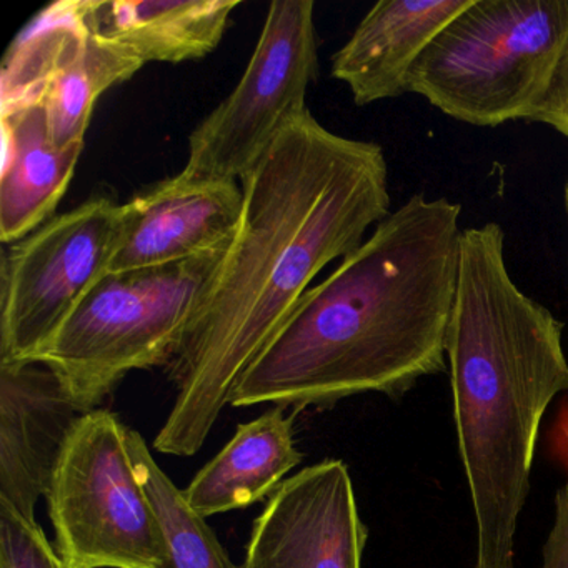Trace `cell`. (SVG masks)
<instances>
[{
    "label": "cell",
    "instance_id": "obj_1",
    "mask_svg": "<svg viewBox=\"0 0 568 568\" xmlns=\"http://www.w3.org/2000/svg\"><path fill=\"white\" fill-rule=\"evenodd\" d=\"M241 185L237 232L168 367L178 397L154 440L162 454L201 450L235 385L312 282L390 214L382 145L328 131L308 108Z\"/></svg>",
    "mask_w": 568,
    "mask_h": 568
},
{
    "label": "cell",
    "instance_id": "obj_14",
    "mask_svg": "<svg viewBox=\"0 0 568 568\" xmlns=\"http://www.w3.org/2000/svg\"><path fill=\"white\" fill-rule=\"evenodd\" d=\"M2 145L0 241L9 245L54 217L84 144L58 148L44 105L21 104L2 109Z\"/></svg>",
    "mask_w": 568,
    "mask_h": 568
},
{
    "label": "cell",
    "instance_id": "obj_21",
    "mask_svg": "<svg viewBox=\"0 0 568 568\" xmlns=\"http://www.w3.org/2000/svg\"><path fill=\"white\" fill-rule=\"evenodd\" d=\"M565 207H567V214H568V182H567V185H565Z\"/></svg>",
    "mask_w": 568,
    "mask_h": 568
},
{
    "label": "cell",
    "instance_id": "obj_20",
    "mask_svg": "<svg viewBox=\"0 0 568 568\" xmlns=\"http://www.w3.org/2000/svg\"><path fill=\"white\" fill-rule=\"evenodd\" d=\"M531 122L548 125L568 139V55L544 108L531 119Z\"/></svg>",
    "mask_w": 568,
    "mask_h": 568
},
{
    "label": "cell",
    "instance_id": "obj_10",
    "mask_svg": "<svg viewBox=\"0 0 568 568\" xmlns=\"http://www.w3.org/2000/svg\"><path fill=\"white\" fill-rule=\"evenodd\" d=\"M367 538L351 471L328 458L268 498L241 568H362Z\"/></svg>",
    "mask_w": 568,
    "mask_h": 568
},
{
    "label": "cell",
    "instance_id": "obj_6",
    "mask_svg": "<svg viewBox=\"0 0 568 568\" xmlns=\"http://www.w3.org/2000/svg\"><path fill=\"white\" fill-rule=\"evenodd\" d=\"M58 551L71 568H159L164 540L139 480L128 427L105 408L75 422L48 495Z\"/></svg>",
    "mask_w": 568,
    "mask_h": 568
},
{
    "label": "cell",
    "instance_id": "obj_9",
    "mask_svg": "<svg viewBox=\"0 0 568 568\" xmlns=\"http://www.w3.org/2000/svg\"><path fill=\"white\" fill-rule=\"evenodd\" d=\"M144 65L89 26L84 0H61L39 12L9 48L0 108L42 104L58 148L84 144L99 98Z\"/></svg>",
    "mask_w": 568,
    "mask_h": 568
},
{
    "label": "cell",
    "instance_id": "obj_15",
    "mask_svg": "<svg viewBox=\"0 0 568 568\" xmlns=\"http://www.w3.org/2000/svg\"><path fill=\"white\" fill-rule=\"evenodd\" d=\"M89 26L144 62L199 61L221 44L239 0H84Z\"/></svg>",
    "mask_w": 568,
    "mask_h": 568
},
{
    "label": "cell",
    "instance_id": "obj_12",
    "mask_svg": "<svg viewBox=\"0 0 568 568\" xmlns=\"http://www.w3.org/2000/svg\"><path fill=\"white\" fill-rule=\"evenodd\" d=\"M82 414L44 364H0V507L36 520V504L48 495Z\"/></svg>",
    "mask_w": 568,
    "mask_h": 568
},
{
    "label": "cell",
    "instance_id": "obj_8",
    "mask_svg": "<svg viewBox=\"0 0 568 568\" xmlns=\"http://www.w3.org/2000/svg\"><path fill=\"white\" fill-rule=\"evenodd\" d=\"M121 204L98 194L2 251L0 364L34 362L108 274Z\"/></svg>",
    "mask_w": 568,
    "mask_h": 568
},
{
    "label": "cell",
    "instance_id": "obj_18",
    "mask_svg": "<svg viewBox=\"0 0 568 568\" xmlns=\"http://www.w3.org/2000/svg\"><path fill=\"white\" fill-rule=\"evenodd\" d=\"M0 568H71L36 520L0 507Z\"/></svg>",
    "mask_w": 568,
    "mask_h": 568
},
{
    "label": "cell",
    "instance_id": "obj_2",
    "mask_svg": "<svg viewBox=\"0 0 568 568\" xmlns=\"http://www.w3.org/2000/svg\"><path fill=\"white\" fill-rule=\"evenodd\" d=\"M462 205L415 194L295 305L242 375L232 407L327 408L398 397L447 367Z\"/></svg>",
    "mask_w": 568,
    "mask_h": 568
},
{
    "label": "cell",
    "instance_id": "obj_3",
    "mask_svg": "<svg viewBox=\"0 0 568 568\" xmlns=\"http://www.w3.org/2000/svg\"><path fill=\"white\" fill-rule=\"evenodd\" d=\"M561 334L564 324L511 278L504 229H464L445 352L474 508L475 568H517L515 538L541 420L568 394Z\"/></svg>",
    "mask_w": 568,
    "mask_h": 568
},
{
    "label": "cell",
    "instance_id": "obj_4",
    "mask_svg": "<svg viewBox=\"0 0 568 568\" xmlns=\"http://www.w3.org/2000/svg\"><path fill=\"white\" fill-rule=\"evenodd\" d=\"M568 55V0H471L410 74V94L455 121H531Z\"/></svg>",
    "mask_w": 568,
    "mask_h": 568
},
{
    "label": "cell",
    "instance_id": "obj_7",
    "mask_svg": "<svg viewBox=\"0 0 568 568\" xmlns=\"http://www.w3.org/2000/svg\"><path fill=\"white\" fill-rule=\"evenodd\" d=\"M317 75L315 2L275 0L241 81L192 131L179 175L242 181L287 122L307 109Z\"/></svg>",
    "mask_w": 568,
    "mask_h": 568
},
{
    "label": "cell",
    "instance_id": "obj_17",
    "mask_svg": "<svg viewBox=\"0 0 568 568\" xmlns=\"http://www.w3.org/2000/svg\"><path fill=\"white\" fill-rule=\"evenodd\" d=\"M128 445L161 527L164 561L159 568H241L231 560L205 518L187 504L184 490L155 464L142 435L128 428Z\"/></svg>",
    "mask_w": 568,
    "mask_h": 568
},
{
    "label": "cell",
    "instance_id": "obj_11",
    "mask_svg": "<svg viewBox=\"0 0 568 568\" xmlns=\"http://www.w3.org/2000/svg\"><path fill=\"white\" fill-rule=\"evenodd\" d=\"M244 192L235 181L174 175L121 204L108 272L141 271L227 247L237 232Z\"/></svg>",
    "mask_w": 568,
    "mask_h": 568
},
{
    "label": "cell",
    "instance_id": "obj_5",
    "mask_svg": "<svg viewBox=\"0 0 568 568\" xmlns=\"http://www.w3.org/2000/svg\"><path fill=\"white\" fill-rule=\"evenodd\" d=\"M227 247L161 267L108 272L34 362L61 378L84 414L131 372L169 367Z\"/></svg>",
    "mask_w": 568,
    "mask_h": 568
},
{
    "label": "cell",
    "instance_id": "obj_19",
    "mask_svg": "<svg viewBox=\"0 0 568 568\" xmlns=\"http://www.w3.org/2000/svg\"><path fill=\"white\" fill-rule=\"evenodd\" d=\"M560 438L568 455V410L561 418ZM540 568H568V481L555 495L554 524L541 550Z\"/></svg>",
    "mask_w": 568,
    "mask_h": 568
},
{
    "label": "cell",
    "instance_id": "obj_13",
    "mask_svg": "<svg viewBox=\"0 0 568 568\" xmlns=\"http://www.w3.org/2000/svg\"><path fill=\"white\" fill-rule=\"evenodd\" d=\"M471 0H381L332 55V78L357 108L410 94V74L430 42Z\"/></svg>",
    "mask_w": 568,
    "mask_h": 568
},
{
    "label": "cell",
    "instance_id": "obj_16",
    "mask_svg": "<svg viewBox=\"0 0 568 568\" xmlns=\"http://www.w3.org/2000/svg\"><path fill=\"white\" fill-rule=\"evenodd\" d=\"M302 458L295 447L294 415L285 417V408L274 405L239 425L232 440L185 488V500L204 518L251 507L271 498Z\"/></svg>",
    "mask_w": 568,
    "mask_h": 568
}]
</instances>
